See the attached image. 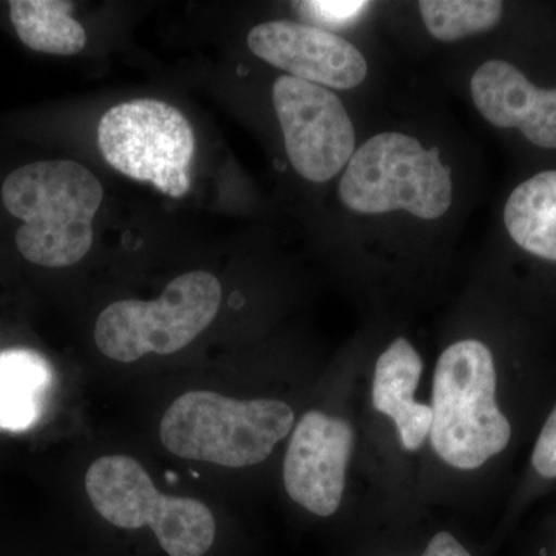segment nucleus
Listing matches in <instances>:
<instances>
[{
    "label": "nucleus",
    "instance_id": "f257e3e1",
    "mask_svg": "<svg viewBox=\"0 0 556 556\" xmlns=\"http://www.w3.org/2000/svg\"><path fill=\"white\" fill-rule=\"evenodd\" d=\"M102 199L100 179L70 160L27 164L2 185L3 206L22 222L17 249L46 268H65L86 257Z\"/></svg>",
    "mask_w": 556,
    "mask_h": 556
},
{
    "label": "nucleus",
    "instance_id": "f03ea898",
    "mask_svg": "<svg viewBox=\"0 0 556 556\" xmlns=\"http://www.w3.org/2000/svg\"><path fill=\"white\" fill-rule=\"evenodd\" d=\"M431 399V445L448 466L475 470L510 442V422L496 402L495 361L485 343L460 340L441 354Z\"/></svg>",
    "mask_w": 556,
    "mask_h": 556
},
{
    "label": "nucleus",
    "instance_id": "7ed1b4c3",
    "mask_svg": "<svg viewBox=\"0 0 556 556\" xmlns=\"http://www.w3.org/2000/svg\"><path fill=\"white\" fill-rule=\"evenodd\" d=\"M294 427V412L276 399L237 401L214 391H189L167 408L164 447L185 459L229 468L257 466Z\"/></svg>",
    "mask_w": 556,
    "mask_h": 556
},
{
    "label": "nucleus",
    "instance_id": "20e7f679",
    "mask_svg": "<svg viewBox=\"0 0 556 556\" xmlns=\"http://www.w3.org/2000/svg\"><path fill=\"white\" fill-rule=\"evenodd\" d=\"M339 197L356 214L404 211L420 219H438L452 207V170L438 149H426L419 139L401 131H382L351 156Z\"/></svg>",
    "mask_w": 556,
    "mask_h": 556
},
{
    "label": "nucleus",
    "instance_id": "39448f33",
    "mask_svg": "<svg viewBox=\"0 0 556 556\" xmlns=\"http://www.w3.org/2000/svg\"><path fill=\"white\" fill-rule=\"evenodd\" d=\"M94 510L110 525L137 530L149 526L170 556H203L215 540V519L203 503L166 496L141 464L129 456H102L86 475Z\"/></svg>",
    "mask_w": 556,
    "mask_h": 556
},
{
    "label": "nucleus",
    "instance_id": "423d86ee",
    "mask_svg": "<svg viewBox=\"0 0 556 556\" xmlns=\"http://www.w3.org/2000/svg\"><path fill=\"white\" fill-rule=\"evenodd\" d=\"M222 298L217 277L204 270L182 274L153 302L109 305L98 317L94 340L102 354L124 364L150 353H177L212 324Z\"/></svg>",
    "mask_w": 556,
    "mask_h": 556
},
{
    "label": "nucleus",
    "instance_id": "0eeeda50",
    "mask_svg": "<svg viewBox=\"0 0 556 556\" xmlns=\"http://www.w3.org/2000/svg\"><path fill=\"white\" fill-rule=\"evenodd\" d=\"M98 146L110 166L126 177L150 182L172 199L189 192L195 135L174 105L156 100L115 105L100 121Z\"/></svg>",
    "mask_w": 556,
    "mask_h": 556
},
{
    "label": "nucleus",
    "instance_id": "6e6552de",
    "mask_svg": "<svg viewBox=\"0 0 556 556\" xmlns=\"http://www.w3.org/2000/svg\"><path fill=\"white\" fill-rule=\"evenodd\" d=\"M273 101L300 177L327 182L345 169L356 152V130L334 91L287 75L274 84Z\"/></svg>",
    "mask_w": 556,
    "mask_h": 556
},
{
    "label": "nucleus",
    "instance_id": "1a4fd4ad",
    "mask_svg": "<svg viewBox=\"0 0 556 556\" xmlns=\"http://www.w3.org/2000/svg\"><path fill=\"white\" fill-rule=\"evenodd\" d=\"M354 430L346 420L311 409L300 419L283 463L288 495L318 517L339 510L345 492Z\"/></svg>",
    "mask_w": 556,
    "mask_h": 556
},
{
    "label": "nucleus",
    "instance_id": "9d476101",
    "mask_svg": "<svg viewBox=\"0 0 556 556\" xmlns=\"http://www.w3.org/2000/svg\"><path fill=\"white\" fill-rule=\"evenodd\" d=\"M248 47L288 76L329 90L356 89L368 76V62L354 43L313 25L263 22L249 31Z\"/></svg>",
    "mask_w": 556,
    "mask_h": 556
},
{
    "label": "nucleus",
    "instance_id": "9b49d317",
    "mask_svg": "<svg viewBox=\"0 0 556 556\" xmlns=\"http://www.w3.org/2000/svg\"><path fill=\"white\" fill-rule=\"evenodd\" d=\"M470 93L492 126L521 130L538 148L556 149V89H538L510 62L490 60L471 76Z\"/></svg>",
    "mask_w": 556,
    "mask_h": 556
},
{
    "label": "nucleus",
    "instance_id": "f8f14e48",
    "mask_svg": "<svg viewBox=\"0 0 556 556\" xmlns=\"http://www.w3.org/2000/svg\"><path fill=\"white\" fill-rule=\"evenodd\" d=\"M422 369V358L415 346L399 338L380 354L372 379V405L393 419L402 445L409 452L422 447L433 422L430 405L415 401Z\"/></svg>",
    "mask_w": 556,
    "mask_h": 556
},
{
    "label": "nucleus",
    "instance_id": "ddd939ff",
    "mask_svg": "<svg viewBox=\"0 0 556 556\" xmlns=\"http://www.w3.org/2000/svg\"><path fill=\"white\" fill-rule=\"evenodd\" d=\"M53 387V367L38 351H0V431L25 433L38 426Z\"/></svg>",
    "mask_w": 556,
    "mask_h": 556
},
{
    "label": "nucleus",
    "instance_id": "4468645a",
    "mask_svg": "<svg viewBox=\"0 0 556 556\" xmlns=\"http://www.w3.org/2000/svg\"><path fill=\"white\" fill-rule=\"evenodd\" d=\"M504 225L519 248L556 262V170L540 172L510 193Z\"/></svg>",
    "mask_w": 556,
    "mask_h": 556
},
{
    "label": "nucleus",
    "instance_id": "2eb2a0df",
    "mask_svg": "<svg viewBox=\"0 0 556 556\" xmlns=\"http://www.w3.org/2000/svg\"><path fill=\"white\" fill-rule=\"evenodd\" d=\"M62 0H11L10 20L24 46L39 53L72 56L86 47L83 25Z\"/></svg>",
    "mask_w": 556,
    "mask_h": 556
},
{
    "label": "nucleus",
    "instance_id": "dca6fc26",
    "mask_svg": "<svg viewBox=\"0 0 556 556\" xmlns=\"http://www.w3.org/2000/svg\"><path fill=\"white\" fill-rule=\"evenodd\" d=\"M417 7L428 33L442 42L492 30L504 13L497 0H422Z\"/></svg>",
    "mask_w": 556,
    "mask_h": 556
},
{
    "label": "nucleus",
    "instance_id": "f3484780",
    "mask_svg": "<svg viewBox=\"0 0 556 556\" xmlns=\"http://www.w3.org/2000/svg\"><path fill=\"white\" fill-rule=\"evenodd\" d=\"M300 13L305 17H311L316 22H324L329 25H345L348 22L356 20L369 2H298L295 3Z\"/></svg>",
    "mask_w": 556,
    "mask_h": 556
},
{
    "label": "nucleus",
    "instance_id": "a211bd4d",
    "mask_svg": "<svg viewBox=\"0 0 556 556\" xmlns=\"http://www.w3.org/2000/svg\"><path fill=\"white\" fill-rule=\"evenodd\" d=\"M532 464L541 477L556 478V407L538 437Z\"/></svg>",
    "mask_w": 556,
    "mask_h": 556
},
{
    "label": "nucleus",
    "instance_id": "6ab92c4d",
    "mask_svg": "<svg viewBox=\"0 0 556 556\" xmlns=\"http://www.w3.org/2000/svg\"><path fill=\"white\" fill-rule=\"evenodd\" d=\"M420 556H471L452 533L439 532L431 538L430 543Z\"/></svg>",
    "mask_w": 556,
    "mask_h": 556
}]
</instances>
